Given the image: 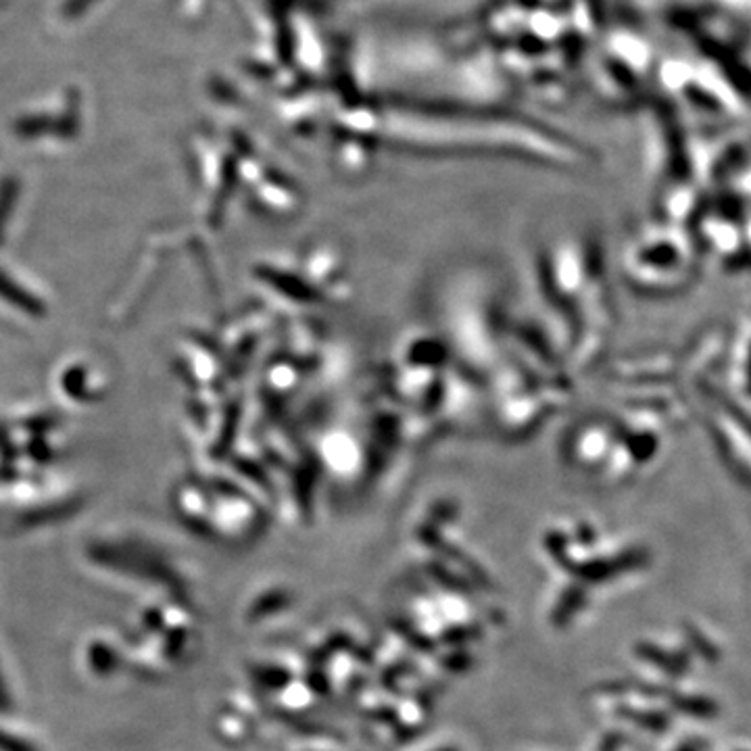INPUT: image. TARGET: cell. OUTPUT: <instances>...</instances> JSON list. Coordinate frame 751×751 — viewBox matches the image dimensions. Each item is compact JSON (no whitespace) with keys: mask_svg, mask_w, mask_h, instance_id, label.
I'll list each match as a JSON object with an SVG mask.
<instances>
[{"mask_svg":"<svg viewBox=\"0 0 751 751\" xmlns=\"http://www.w3.org/2000/svg\"><path fill=\"white\" fill-rule=\"evenodd\" d=\"M0 751H36L27 741H23L20 737L9 735L7 730H0Z\"/></svg>","mask_w":751,"mask_h":751,"instance_id":"cell-1","label":"cell"},{"mask_svg":"<svg viewBox=\"0 0 751 751\" xmlns=\"http://www.w3.org/2000/svg\"><path fill=\"white\" fill-rule=\"evenodd\" d=\"M9 707H11V697H9V691H7L4 681L0 677V712H9Z\"/></svg>","mask_w":751,"mask_h":751,"instance_id":"cell-2","label":"cell"}]
</instances>
